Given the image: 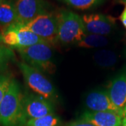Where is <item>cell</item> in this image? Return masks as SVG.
<instances>
[{"label": "cell", "mask_w": 126, "mask_h": 126, "mask_svg": "<svg viewBox=\"0 0 126 126\" xmlns=\"http://www.w3.org/2000/svg\"><path fill=\"white\" fill-rule=\"evenodd\" d=\"M23 99L18 81L12 79L0 104V125L17 126L23 123Z\"/></svg>", "instance_id": "cell-1"}, {"label": "cell", "mask_w": 126, "mask_h": 126, "mask_svg": "<svg viewBox=\"0 0 126 126\" xmlns=\"http://www.w3.org/2000/svg\"><path fill=\"white\" fill-rule=\"evenodd\" d=\"M57 18L59 42L64 44H77L86 35L81 16L78 14L67 10H61Z\"/></svg>", "instance_id": "cell-2"}, {"label": "cell", "mask_w": 126, "mask_h": 126, "mask_svg": "<svg viewBox=\"0 0 126 126\" xmlns=\"http://www.w3.org/2000/svg\"><path fill=\"white\" fill-rule=\"evenodd\" d=\"M18 53L23 63L41 72H51L54 70L53 53L51 46L42 42L26 48H18Z\"/></svg>", "instance_id": "cell-3"}, {"label": "cell", "mask_w": 126, "mask_h": 126, "mask_svg": "<svg viewBox=\"0 0 126 126\" xmlns=\"http://www.w3.org/2000/svg\"><path fill=\"white\" fill-rule=\"evenodd\" d=\"M24 79L30 89L36 94L51 102L57 97V92L53 83L42 72L25 63L18 64Z\"/></svg>", "instance_id": "cell-4"}, {"label": "cell", "mask_w": 126, "mask_h": 126, "mask_svg": "<svg viewBox=\"0 0 126 126\" xmlns=\"http://www.w3.org/2000/svg\"><path fill=\"white\" fill-rule=\"evenodd\" d=\"M23 26L34 33L50 46L58 42L57 16L47 12L39 15Z\"/></svg>", "instance_id": "cell-5"}, {"label": "cell", "mask_w": 126, "mask_h": 126, "mask_svg": "<svg viewBox=\"0 0 126 126\" xmlns=\"http://www.w3.org/2000/svg\"><path fill=\"white\" fill-rule=\"evenodd\" d=\"M2 42L14 48H23L45 42L34 33L18 24H14L3 30Z\"/></svg>", "instance_id": "cell-6"}, {"label": "cell", "mask_w": 126, "mask_h": 126, "mask_svg": "<svg viewBox=\"0 0 126 126\" xmlns=\"http://www.w3.org/2000/svg\"><path fill=\"white\" fill-rule=\"evenodd\" d=\"M52 113H54V107L50 101L37 94L23 96V124L30 119L43 117Z\"/></svg>", "instance_id": "cell-7"}, {"label": "cell", "mask_w": 126, "mask_h": 126, "mask_svg": "<svg viewBox=\"0 0 126 126\" xmlns=\"http://www.w3.org/2000/svg\"><path fill=\"white\" fill-rule=\"evenodd\" d=\"M17 16L16 23L24 25L39 15L47 13L44 0H14Z\"/></svg>", "instance_id": "cell-8"}, {"label": "cell", "mask_w": 126, "mask_h": 126, "mask_svg": "<svg viewBox=\"0 0 126 126\" xmlns=\"http://www.w3.org/2000/svg\"><path fill=\"white\" fill-rule=\"evenodd\" d=\"M81 18L87 34L107 36L116 28L114 18L104 14H85Z\"/></svg>", "instance_id": "cell-9"}, {"label": "cell", "mask_w": 126, "mask_h": 126, "mask_svg": "<svg viewBox=\"0 0 126 126\" xmlns=\"http://www.w3.org/2000/svg\"><path fill=\"white\" fill-rule=\"evenodd\" d=\"M86 105L91 111L113 112L123 117L124 111L114 105L107 91L98 90L90 93L86 97Z\"/></svg>", "instance_id": "cell-10"}, {"label": "cell", "mask_w": 126, "mask_h": 126, "mask_svg": "<svg viewBox=\"0 0 126 126\" xmlns=\"http://www.w3.org/2000/svg\"><path fill=\"white\" fill-rule=\"evenodd\" d=\"M81 119L90 122L95 126H122L123 117L109 111H86Z\"/></svg>", "instance_id": "cell-11"}, {"label": "cell", "mask_w": 126, "mask_h": 126, "mask_svg": "<svg viewBox=\"0 0 126 126\" xmlns=\"http://www.w3.org/2000/svg\"><path fill=\"white\" fill-rule=\"evenodd\" d=\"M107 93L114 105L123 110L126 105V71L111 81Z\"/></svg>", "instance_id": "cell-12"}, {"label": "cell", "mask_w": 126, "mask_h": 126, "mask_svg": "<svg viewBox=\"0 0 126 126\" xmlns=\"http://www.w3.org/2000/svg\"><path fill=\"white\" fill-rule=\"evenodd\" d=\"M17 16L14 0H2L0 3V25L4 30L16 23Z\"/></svg>", "instance_id": "cell-13"}, {"label": "cell", "mask_w": 126, "mask_h": 126, "mask_svg": "<svg viewBox=\"0 0 126 126\" xmlns=\"http://www.w3.org/2000/svg\"><path fill=\"white\" fill-rule=\"evenodd\" d=\"M95 63L101 67L109 68L114 66L118 62V56L116 53L111 50L102 49L93 55Z\"/></svg>", "instance_id": "cell-14"}, {"label": "cell", "mask_w": 126, "mask_h": 126, "mask_svg": "<svg viewBox=\"0 0 126 126\" xmlns=\"http://www.w3.org/2000/svg\"><path fill=\"white\" fill-rule=\"evenodd\" d=\"M109 42V40L107 36L86 34L83 39L77 43V45L79 47L84 48H95L104 47L107 45Z\"/></svg>", "instance_id": "cell-15"}, {"label": "cell", "mask_w": 126, "mask_h": 126, "mask_svg": "<svg viewBox=\"0 0 126 126\" xmlns=\"http://www.w3.org/2000/svg\"><path fill=\"white\" fill-rule=\"evenodd\" d=\"M60 1L69 5V6L79 10H88L96 8L105 0H58Z\"/></svg>", "instance_id": "cell-16"}, {"label": "cell", "mask_w": 126, "mask_h": 126, "mask_svg": "<svg viewBox=\"0 0 126 126\" xmlns=\"http://www.w3.org/2000/svg\"><path fill=\"white\" fill-rule=\"evenodd\" d=\"M60 123L59 116L55 113L49 114L43 117L30 119L25 123L26 126H58Z\"/></svg>", "instance_id": "cell-17"}, {"label": "cell", "mask_w": 126, "mask_h": 126, "mask_svg": "<svg viewBox=\"0 0 126 126\" xmlns=\"http://www.w3.org/2000/svg\"><path fill=\"white\" fill-rule=\"evenodd\" d=\"M15 54L9 47L0 45V73L8 67L9 63L14 60Z\"/></svg>", "instance_id": "cell-18"}, {"label": "cell", "mask_w": 126, "mask_h": 126, "mask_svg": "<svg viewBox=\"0 0 126 126\" xmlns=\"http://www.w3.org/2000/svg\"><path fill=\"white\" fill-rule=\"evenodd\" d=\"M12 79L9 75L0 74V104L9 89Z\"/></svg>", "instance_id": "cell-19"}, {"label": "cell", "mask_w": 126, "mask_h": 126, "mask_svg": "<svg viewBox=\"0 0 126 126\" xmlns=\"http://www.w3.org/2000/svg\"><path fill=\"white\" fill-rule=\"evenodd\" d=\"M67 126H95L93 124H92L90 122L84 121L83 119L76 121H73L70 123L69 124H68Z\"/></svg>", "instance_id": "cell-20"}, {"label": "cell", "mask_w": 126, "mask_h": 126, "mask_svg": "<svg viewBox=\"0 0 126 126\" xmlns=\"http://www.w3.org/2000/svg\"><path fill=\"white\" fill-rule=\"evenodd\" d=\"M120 19H121L122 24L123 25L124 27L126 29V5L124 9H123V12H122L121 16H120Z\"/></svg>", "instance_id": "cell-21"}, {"label": "cell", "mask_w": 126, "mask_h": 126, "mask_svg": "<svg viewBox=\"0 0 126 126\" xmlns=\"http://www.w3.org/2000/svg\"><path fill=\"white\" fill-rule=\"evenodd\" d=\"M116 1L119 2V3H121V4H124L126 5V0H116Z\"/></svg>", "instance_id": "cell-22"}, {"label": "cell", "mask_w": 126, "mask_h": 126, "mask_svg": "<svg viewBox=\"0 0 126 126\" xmlns=\"http://www.w3.org/2000/svg\"><path fill=\"white\" fill-rule=\"evenodd\" d=\"M122 126H126V120L123 118V123H122Z\"/></svg>", "instance_id": "cell-23"}, {"label": "cell", "mask_w": 126, "mask_h": 126, "mask_svg": "<svg viewBox=\"0 0 126 126\" xmlns=\"http://www.w3.org/2000/svg\"><path fill=\"white\" fill-rule=\"evenodd\" d=\"M2 42V35H1V34L0 33V44Z\"/></svg>", "instance_id": "cell-24"}, {"label": "cell", "mask_w": 126, "mask_h": 126, "mask_svg": "<svg viewBox=\"0 0 126 126\" xmlns=\"http://www.w3.org/2000/svg\"><path fill=\"white\" fill-rule=\"evenodd\" d=\"M123 111H124V113H126V107H125V108H124V109H123Z\"/></svg>", "instance_id": "cell-25"}, {"label": "cell", "mask_w": 126, "mask_h": 126, "mask_svg": "<svg viewBox=\"0 0 126 126\" xmlns=\"http://www.w3.org/2000/svg\"><path fill=\"white\" fill-rule=\"evenodd\" d=\"M1 1H2V0H0V3H1Z\"/></svg>", "instance_id": "cell-26"}]
</instances>
